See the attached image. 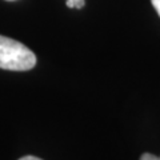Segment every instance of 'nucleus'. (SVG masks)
Masks as SVG:
<instances>
[{"label":"nucleus","instance_id":"nucleus-3","mask_svg":"<svg viewBox=\"0 0 160 160\" xmlns=\"http://www.w3.org/2000/svg\"><path fill=\"white\" fill-rule=\"evenodd\" d=\"M140 160H160V156H155V155H152V153L146 152V153L142 155Z\"/></svg>","mask_w":160,"mask_h":160},{"label":"nucleus","instance_id":"nucleus-5","mask_svg":"<svg viewBox=\"0 0 160 160\" xmlns=\"http://www.w3.org/2000/svg\"><path fill=\"white\" fill-rule=\"evenodd\" d=\"M19 160H42V159H39V158H36V156H24V158H22V159H19Z\"/></svg>","mask_w":160,"mask_h":160},{"label":"nucleus","instance_id":"nucleus-2","mask_svg":"<svg viewBox=\"0 0 160 160\" xmlns=\"http://www.w3.org/2000/svg\"><path fill=\"white\" fill-rule=\"evenodd\" d=\"M86 6V2L84 0H67V7L68 8H83Z\"/></svg>","mask_w":160,"mask_h":160},{"label":"nucleus","instance_id":"nucleus-4","mask_svg":"<svg viewBox=\"0 0 160 160\" xmlns=\"http://www.w3.org/2000/svg\"><path fill=\"white\" fill-rule=\"evenodd\" d=\"M151 2H152V6L155 7V9H156L158 15L160 16V0H151Z\"/></svg>","mask_w":160,"mask_h":160},{"label":"nucleus","instance_id":"nucleus-1","mask_svg":"<svg viewBox=\"0 0 160 160\" xmlns=\"http://www.w3.org/2000/svg\"><path fill=\"white\" fill-rule=\"evenodd\" d=\"M36 64L35 53L20 42L0 35V68L9 71H28Z\"/></svg>","mask_w":160,"mask_h":160}]
</instances>
